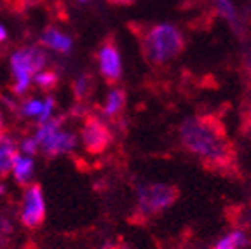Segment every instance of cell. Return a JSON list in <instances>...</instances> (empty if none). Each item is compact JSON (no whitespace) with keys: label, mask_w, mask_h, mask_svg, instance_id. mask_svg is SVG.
Listing matches in <instances>:
<instances>
[{"label":"cell","mask_w":251,"mask_h":249,"mask_svg":"<svg viewBox=\"0 0 251 249\" xmlns=\"http://www.w3.org/2000/svg\"><path fill=\"white\" fill-rule=\"evenodd\" d=\"M178 140L185 152L199 159L209 169H227L234 148L227 131L211 115H188L178 125Z\"/></svg>","instance_id":"obj_1"},{"label":"cell","mask_w":251,"mask_h":249,"mask_svg":"<svg viewBox=\"0 0 251 249\" xmlns=\"http://www.w3.org/2000/svg\"><path fill=\"white\" fill-rule=\"evenodd\" d=\"M141 54L152 66H164L185 51V37L173 23H157L141 31Z\"/></svg>","instance_id":"obj_2"},{"label":"cell","mask_w":251,"mask_h":249,"mask_svg":"<svg viewBox=\"0 0 251 249\" xmlns=\"http://www.w3.org/2000/svg\"><path fill=\"white\" fill-rule=\"evenodd\" d=\"M9 65H11L12 91L18 96H23L30 89L35 74L46 68L47 52L42 49V46H23L11 54Z\"/></svg>","instance_id":"obj_3"},{"label":"cell","mask_w":251,"mask_h":249,"mask_svg":"<svg viewBox=\"0 0 251 249\" xmlns=\"http://www.w3.org/2000/svg\"><path fill=\"white\" fill-rule=\"evenodd\" d=\"M33 140L39 145V152L46 153L47 157L72 153L78 145L77 134L63 129V119L59 117H51L40 124Z\"/></svg>","instance_id":"obj_4"},{"label":"cell","mask_w":251,"mask_h":249,"mask_svg":"<svg viewBox=\"0 0 251 249\" xmlns=\"http://www.w3.org/2000/svg\"><path fill=\"white\" fill-rule=\"evenodd\" d=\"M180 190L169 183H141L136 188V213L141 218H153L176 202Z\"/></svg>","instance_id":"obj_5"},{"label":"cell","mask_w":251,"mask_h":249,"mask_svg":"<svg viewBox=\"0 0 251 249\" xmlns=\"http://www.w3.org/2000/svg\"><path fill=\"white\" fill-rule=\"evenodd\" d=\"M80 141H82L84 148L91 155H100L110 147L112 143V131H110L108 124L103 121L101 117H96V115H89V117L84 121L82 127H80Z\"/></svg>","instance_id":"obj_6"},{"label":"cell","mask_w":251,"mask_h":249,"mask_svg":"<svg viewBox=\"0 0 251 249\" xmlns=\"http://www.w3.org/2000/svg\"><path fill=\"white\" fill-rule=\"evenodd\" d=\"M46 220V200L40 185H28L23 194V202H21L20 222L26 228L35 230Z\"/></svg>","instance_id":"obj_7"},{"label":"cell","mask_w":251,"mask_h":249,"mask_svg":"<svg viewBox=\"0 0 251 249\" xmlns=\"http://www.w3.org/2000/svg\"><path fill=\"white\" fill-rule=\"evenodd\" d=\"M98 70L106 84H117L122 78V58L114 39H106L98 49Z\"/></svg>","instance_id":"obj_8"},{"label":"cell","mask_w":251,"mask_h":249,"mask_svg":"<svg viewBox=\"0 0 251 249\" xmlns=\"http://www.w3.org/2000/svg\"><path fill=\"white\" fill-rule=\"evenodd\" d=\"M39 44L46 49L58 52V54H68L74 47V40L70 35H67L65 31H61L56 26H47L44 28V31L40 33Z\"/></svg>","instance_id":"obj_9"},{"label":"cell","mask_w":251,"mask_h":249,"mask_svg":"<svg viewBox=\"0 0 251 249\" xmlns=\"http://www.w3.org/2000/svg\"><path fill=\"white\" fill-rule=\"evenodd\" d=\"M33 173H35V162H33V157L23 155V153H18L14 157V162H12L11 174L14 176V179L23 187H28L31 183V178H33Z\"/></svg>","instance_id":"obj_10"},{"label":"cell","mask_w":251,"mask_h":249,"mask_svg":"<svg viewBox=\"0 0 251 249\" xmlns=\"http://www.w3.org/2000/svg\"><path fill=\"white\" fill-rule=\"evenodd\" d=\"M18 153H20L18 143L12 138L0 132V178H5V176L11 174L12 162H14V157Z\"/></svg>","instance_id":"obj_11"},{"label":"cell","mask_w":251,"mask_h":249,"mask_svg":"<svg viewBox=\"0 0 251 249\" xmlns=\"http://www.w3.org/2000/svg\"><path fill=\"white\" fill-rule=\"evenodd\" d=\"M215 11L216 14L225 20L230 28L234 31H243L244 30V23H243V18L239 16V11L235 7L234 0H215Z\"/></svg>","instance_id":"obj_12"},{"label":"cell","mask_w":251,"mask_h":249,"mask_svg":"<svg viewBox=\"0 0 251 249\" xmlns=\"http://www.w3.org/2000/svg\"><path fill=\"white\" fill-rule=\"evenodd\" d=\"M248 246H250V237H248L246 230L234 228L225 235H222L211 246V249H244Z\"/></svg>","instance_id":"obj_13"},{"label":"cell","mask_w":251,"mask_h":249,"mask_svg":"<svg viewBox=\"0 0 251 249\" xmlns=\"http://www.w3.org/2000/svg\"><path fill=\"white\" fill-rule=\"evenodd\" d=\"M126 91L121 87H114L110 89V93L106 94V100L103 103V117L106 119H115L117 115H121V112L126 106Z\"/></svg>","instance_id":"obj_14"},{"label":"cell","mask_w":251,"mask_h":249,"mask_svg":"<svg viewBox=\"0 0 251 249\" xmlns=\"http://www.w3.org/2000/svg\"><path fill=\"white\" fill-rule=\"evenodd\" d=\"M94 77L87 72H82L78 74L74 80V86H72V91H74V96L77 101H86L87 98L93 94L94 91Z\"/></svg>","instance_id":"obj_15"},{"label":"cell","mask_w":251,"mask_h":249,"mask_svg":"<svg viewBox=\"0 0 251 249\" xmlns=\"http://www.w3.org/2000/svg\"><path fill=\"white\" fill-rule=\"evenodd\" d=\"M58 80H59V75L54 70H46V68L40 70L39 74H35V77H33V84L42 91L54 89L58 86Z\"/></svg>","instance_id":"obj_16"},{"label":"cell","mask_w":251,"mask_h":249,"mask_svg":"<svg viewBox=\"0 0 251 249\" xmlns=\"http://www.w3.org/2000/svg\"><path fill=\"white\" fill-rule=\"evenodd\" d=\"M42 105H44L42 100H37V98H30V100H25V101L21 103L20 112H21V115H23V117L37 119L40 115Z\"/></svg>","instance_id":"obj_17"},{"label":"cell","mask_w":251,"mask_h":249,"mask_svg":"<svg viewBox=\"0 0 251 249\" xmlns=\"http://www.w3.org/2000/svg\"><path fill=\"white\" fill-rule=\"evenodd\" d=\"M12 235V223L5 216H0V249H7Z\"/></svg>","instance_id":"obj_18"},{"label":"cell","mask_w":251,"mask_h":249,"mask_svg":"<svg viewBox=\"0 0 251 249\" xmlns=\"http://www.w3.org/2000/svg\"><path fill=\"white\" fill-rule=\"evenodd\" d=\"M56 108V101L52 96H47L46 100H44V105H42V110H40V115L35 119L37 121V125L44 124V122H47L49 119L52 117V112H54Z\"/></svg>","instance_id":"obj_19"},{"label":"cell","mask_w":251,"mask_h":249,"mask_svg":"<svg viewBox=\"0 0 251 249\" xmlns=\"http://www.w3.org/2000/svg\"><path fill=\"white\" fill-rule=\"evenodd\" d=\"M18 150H20V153H23V155L33 157L39 153V145H37V141L33 140V138H25L20 143V147H18Z\"/></svg>","instance_id":"obj_20"},{"label":"cell","mask_w":251,"mask_h":249,"mask_svg":"<svg viewBox=\"0 0 251 249\" xmlns=\"http://www.w3.org/2000/svg\"><path fill=\"white\" fill-rule=\"evenodd\" d=\"M243 70L251 78V44L246 47V51L243 54Z\"/></svg>","instance_id":"obj_21"},{"label":"cell","mask_w":251,"mask_h":249,"mask_svg":"<svg viewBox=\"0 0 251 249\" xmlns=\"http://www.w3.org/2000/svg\"><path fill=\"white\" fill-rule=\"evenodd\" d=\"M244 122H246V127L251 131V103H250V106H248V110H246V115H244Z\"/></svg>","instance_id":"obj_22"},{"label":"cell","mask_w":251,"mask_h":249,"mask_svg":"<svg viewBox=\"0 0 251 249\" xmlns=\"http://www.w3.org/2000/svg\"><path fill=\"white\" fill-rule=\"evenodd\" d=\"M5 39H7V30L4 25H0V42H4Z\"/></svg>","instance_id":"obj_23"},{"label":"cell","mask_w":251,"mask_h":249,"mask_svg":"<svg viewBox=\"0 0 251 249\" xmlns=\"http://www.w3.org/2000/svg\"><path fill=\"white\" fill-rule=\"evenodd\" d=\"M112 4H122V5H127V4H133V0H110Z\"/></svg>","instance_id":"obj_24"},{"label":"cell","mask_w":251,"mask_h":249,"mask_svg":"<svg viewBox=\"0 0 251 249\" xmlns=\"http://www.w3.org/2000/svg\"><path fill=\"white\" fill-rule=\"evenodd\" d=\"M2 127H4V117H2V112H0V132H2Z\"/></svg>","instance_id":"obj_25"},{"label":"cell","mask_w":251,"mask_h":249,"mask_svg":"<svg viewBox=\"0 0 251 249\" xmlns=\"http://www.w3.org/2000/svg\"><path fill=\"white\" fill-rule=\"evenodd\" d=\"M5 194V187L4 185H0V195H4Z\"/></svg>","instance_id":"obj_26"},{"label":"cell","mask_w":251,"mask_h":249,"mask_svg":"<svg viewBox=\"0 0 251 249\" xmlns=\"http://www.w3.org/2000/svg\"><path fill=\"white\" fill-rule=\"evenodd\" d=\"M77 2H89V0H77Z\"/></svg>","instance_id":"obj_27"}]
</instances>
